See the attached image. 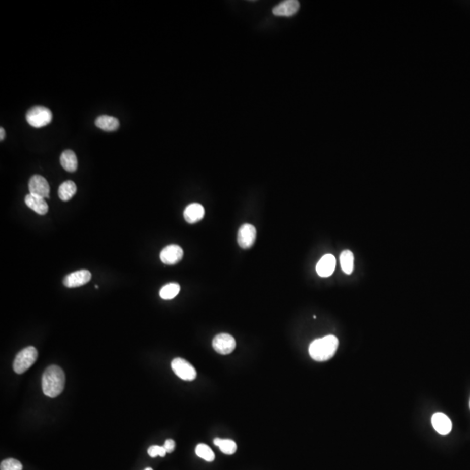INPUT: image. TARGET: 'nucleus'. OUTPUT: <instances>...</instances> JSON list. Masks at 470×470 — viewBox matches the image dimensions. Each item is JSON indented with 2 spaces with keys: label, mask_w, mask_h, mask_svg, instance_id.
<instances>
[{
  "label": "nucleus",
  "mask_w": 470,
  "mask_h": 470,
  "mask_svg": "<svg viewBox=\"0 0 470 470\" xmlns=\"http://www.w3.org/2000/svg\"><path fill=\"white\" fill-rule=\"evenodd\" d=\"M65 384V376L61 367L49 366L42 376V390L46 396L55 398L61 394Z\"/></svg>",
  "instance_id": "f257e3e1"
},
{
  "label": "nucleus",
  "mask_w": 470,
  "mask_h": 470,
  "mask_svg": "<svg viewBox=\"0 0 470 470\" xmlns=\"http://www.w3.org/2000/svg\"><path fill=\"white\" fill-rule=\"evenodd\" d=\"M339 346V341L334 335H327L316 339L309 346V354L316 361H326L333 357Z\"/></svg>",
  "instance_id": "f03ea898"
},
{
  "label": "nucleus",
  "mask_w": 470,
  "mask_h": 470,
  "mask_svg": "<svg viewBox=\"0 0 470 470\" xmlns=\"http://www.w3.org/2000/svg\"><path fill=\"white\" fill-rule=\"evenodd\" d=\"M38 350L34 347H27L16 355L13 361V370L16 374L21 375L27 371L38 359Z\"/></svg>",
  "instance_id": "7ed1b4c3"
},
{
  "label": "nucleus",
  "mask_w": 470,
  "mask_h": 470,
  "mask_svg": "<svg viewBox=\"0 0 470 470\" xmlns=\"http://www.w3.org/2000/svg\"><path fill=\"white\" fill-rule=\"evenodd\" d=\"M28 124L35 128H41L52 122V113L47 107L37 106L31 107L26 113Z\"/></svg>",
  "instance_id": "20e7f679"
},
{
  "label": "nucleus",
  "mask_w": 470,
  "mask_h": 470,
  "mask_svg": "<svg viewBox=\"0 0 470 470\" xmlns=\"http://www.w3.org/2000/svg\"><path fill=\"white\" fill-rule=\"evenodd\" d=\"M171 366L175 375L184 381L191 382L197 377L195 368L185 359L175 358L172 361Z\"/></svg>",
  "instance_id": "39448f33"
},
{
  "label": "nucleus",
  "mask_w": 470,
  "mask_h": 470,
  "mask_svg": "<svg viewBox=\"0 0 470 470\" xmlns=\"http://www.w3.org/2000/svg\"><path fill=\"white\" fill-rule=\"evenodd\" d=\"M213 348L219 354L226 355L231 354L236 348V342L228 333H220L213 340Z\"/></svg>",
  "instance_id": "423d86ee"
},
{
  "label": "nucleus",
  "mask_w": 470,
  "mask_h": 470,
  "mask_svg": "<svg viewBox=\"0 0 470 470\" xmlns=\"http://www.w3.org/2000/svg\"><path fill=\"white\" fill-rule=\"evenodd\" d=\"M29 191L32 195L41 198H48L50 197L49 184L43 176L40 175H34L30 179Z\"/></svg>",
  "instance_id": "0eeeda50"
},
{
  "label": "nucleus",
  "mask_w": 470,
  "mask_h": 470,
  "mask_svg": "<svg viewBox=\"0 0 470 470\" xmlns=\"http://www.w3.org/2000/svg\"><path fill=\"white\" fill-rule=\"evenodd\" d=\"M256 229L251 224L242 225L238 232V244L244 249L253 247L256 240Z\"/></svg>",
  "instance_id": "6e6552de"
},
{
  "label": "nucleus",
  "mask_w": 470,
  "mask_h": 470,
  "mask_svg": "<svg viewBox=\"0 0 470 470\" xmlns=\"http://www.w3.org/2000/svg\"><path fill=\"white\" fill-rule=\"evenodd\" d=\"M91 279H92V274L89 272L88 270L82 269V270H79V271L66 275L63 281V284L64 287L74 288V287H81V286L86 285L91 281Z\"/></svg>",
  "instance_id": "1a4fd4ad"
},
{
  "label": "nucleus",
  "mask_w": 470,
  "mask_h": 470,
  "mask_svg": "<svg viewBox=\"0 0 470 470\" xmlns=\"http://www.w3.org/2000/svg\"><path fill=\"white\" fill-rule=\"evenodd\" d=\"M183 250L178 245H169L160 253V260L166 265H175L183 258Z\"/></svg>",
  "instance_id": "9d476101"
},
{
  "label": "nucleus",
  "mask_w": 470,
  "mask_h": 470,
  "mask_svg": "<svg viewBox=\"0 0 470 470\" xmlns=\"http://www.w3.org/2000/svg\"><path fill=\"white\" fill-rule=\"evenodd\" d=\"M336 260L332 254L324 255L316 265V272L321 277H329L335 269Z\"/></svg>",
  "instance_id": "9b49d317"
},
{
  "label": "nucleus",
  "mask_w": 470,
  "mask_h": 470,
  "mask_svg": "<svg viewBox=\"0 0 470 470\" xmlns=\"http://www.w3.org/2000/svg\"><path fill=\"white\" fill-rule=\"evenodd\" d=\"M299 2L297 0H287L274 7L273 13L280 17H290L298 13Z\"/></svg>",
  "instance_id": "f8f14e48"
},
{
  "label": "nucleus",
  "mask_w": 470,
  "mask_h": 470,
  "mask_svg": "<svg viewBox=\"0 0 470 470\" xmlns=\"http://www.w3.org/2000/svg\"><path fill=\"white\" fill-rule=\"evenodd\" d=\"M432 425L437 433L442 435H447L452 430V422L450 419L443 413H437L432 416Z\"/></svg>",
  "instance_id": "ddd939ff"
},
{
  "label": "nucleus",
  "mask_w": 470,
  "mask_h": 470,
  "mask_svg": "<svg viewBox=\"0 0 470 470\" xmlns=\"http://www.w3.org/2000/svg\"><path fill=\"white\" fill-rule=\"evenodd\" d=\"M25 202L28 208H31V210L40 215H45L48 212V205L46 203V198L29 193L25 196Z\"/></svg>",
  "instance_id": "4468645a"
},
{
  "label": "nucleus",
  "mask_w": 470,
  "mask_h": 470,
  "mask_svg": "<svg viewBox=\"0 0 470 470\" xmlns=\"http://www.w3.org/2000/svg\"><path fill=\"white\" fill-rule=\"evenodd\" d=\"M205 215V209L202 205L192 203L186 207L184 211V218L186 222L194 224L202 220Z\"/></svg>",
  "instance_id": "2eb2a0df"
},
{
  "label": "nucleus",
  "mask_w": 470,
  "mask_h": 470,
  "mask_svg": "<svg viewBox=\"0 0 470 470\" xmlns=\"http://www.w3.org/2000/svg\"><path fill=\"white\" fill-rule=\"evenodd\" d=\"M95 125L103 131H113L119 128V121L115 117L101 115L95 120Z\"/></svg>",
  "instance_id": "dca6fc26"
},
{
  "label": "nucleus",
  "mask_w": 470,
  "mask_h": 470,
  "mask_svg": "<svg viewBox=\"0 0 470 470\" xmlns=\"http://www.w3.org/2000/svg\"><path fill=\"white\" fill-rule=\"evenodd\" d=\"M60 163L65 171L74 173L78 168V159L74 151L65 150L60 156Z\"/></svg>",
  "instance_id": "f3484780"
},
{
  "label": "nucleus",
  "mask_w": 470,
  "mask_h": 470,
  "mask_svg": "<svg viewBox=\"0 0 470 470\" xmlns=\"http://www.w3.org/2000/svg\"><path fill=\"white\" fill-rule=\"evenodd\" d=\"M77 192V186L74 181L68 180L62 183L58 188V197L63 202H68L73 198Z\"/></svg>",
  "instance_id": "a211bd4d"
},
{
  "label": "nucleus",
  "mask_w": 470,
  "mask_h": 470,
  "mask_svg": "<svg viewBox=\"0 0 470 470\" xmlns=\"http://www.w3.org/2000/svg\"><path fill=\"white\" fill-rule=\"evenodd\" d=\"M340 261L342 271L347 275H351L354 270V254L351 251L345 250L342 252L340 256Z\"/></svg>",
  "instance_id": "6ab92c4d"
},
{
  "label": "nucleus",
  "mask_w": 470,
  "mask_h": 470,
  "mask_svg": "<svg viewBox=\"0 0 470 470\" xmlns=\"http://www.w3.org/2000/svg\"><path fill=\"white\" fill-rule=\"evenodd\" d=\"M214 443L226 455H232L237 450V445L232 440L215 438Z\"/></svg>",
  "instance_id": "aec40b11"
},
{
  "label": "nucleus",
  "mask_w": 470,
  "mask_h": 470,
  "mask_svg": "<svg viewBox=\"0 0 470 470\" xmlns=\"http://www.w3.org/2000/svg\"><path fill=\"white\" fill-rule=\"evenodd\" d=\"M180 285L177 283H169L162 287L159 291V296L163 299H172L177 296L180 293Z\"/></svg>",
  "instance_id": "412c9836"
},
{
  "label": "nucleus",
  "mask_w": 470,
  "mask_h": 470,
  "mask_svg": "<svg viewBox=\"0 0 470 470\" xmlns=\"http://www.w3.org/2000/svg\"><path fill=\"white\" fill-rule=\"evenodd\" d=\"M196 455H198V457L202 458L204 459L205 461H213L215 458V455H214V452L211 449L210 447L206 444H203V443H200V444H198L195 449Z\"/></svg>",
  "instance_id": "4be33fe9"
},
{
  "label": "nucleus",
  "mask_w": 470,
  "mask_h": 470,
  "mask_svg": "<svg viewBox=\"0 0 470 470\" xmlns=\"http://www.w3.org/2000/svg\"><path fill=\"white\" fill-rule=\"evenodd\" d=\"M22 468L21 462L13 458L4 460L0 465V470H22Z\"/></svg>",
  "instance_id": "5701e85b"
},
{
  "label": "nucleus",
  "mask_w": 470,
  "mask_h": 470,
  "mask_svg": "<svg viewBox=\"0 0 470 470\" xmlns=\"http://www.w3.org/2000/svg\"><path fill=\"white\" fill-rule=\"evenodd\" d=\"M147 452H148V455H149L151 457L153 458L156 457V456H161V457H164L165 454H166L165 448H164L163 446H151Z\"/></svg>",
  "instance_id": "b1692460"
},
{
  "label": "nucleus",
  "mask_w": 470,
  "mask_h": 470,
  "mask_svg": "<svg viewBox=\"0 0 470 470\" xmlns=\"http://www.w3.org/2000/svg\"><path fill=\"white\" fill-rule=\"evenodd\" d=\"M165 448L166 453H172L175 449V442L174 440L167 439L165 441V444L163 446Z\"/></svg>",
  "instance_id": "393cba45"
},
{
  "label": "nucleus",
  "mask_w": 470,
  "mask_h": 470,
  "mask_svg": "<svg viewBox=\"0 0 470 470\" xmlns=\"http://www.w3.org/2000/svg\"><path fill=\"white\" fill-rule=\"evenodd\" d=\"M0 132H1V135H0V140L3 141L4 139H5V135H6V131H5V129H4L3 127L0 128Z\"/></svg>",
  "instance_id": "a878e982"
},
{
  "label": "nucleus",
  "mask_w": 470,
  "mask_h": 470,
  "mask_svg": "<svg viewBox=\"0 0 470 470\" xmlns=\"http://www.w3.org/2000/svg\"><path fill=\"white\" fill-rule=\"evenodd\" d=\"M145 470H153V468H151V467H147V468H146V469Z\"/></svg>",
  "instance_id": "bb28decb"
}]
</instances>
